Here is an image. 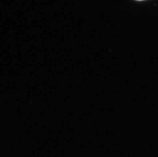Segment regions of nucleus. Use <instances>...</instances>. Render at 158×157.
Instances as JSON below:
<instances>
[{"mask_svg": "<svg viewBox=\"0 0 158 157\" xmlns=\"http://www.w3.org/2000/svg\"><path fill=\"white\" fill-rule=\"evenodd\" d=\"M137 1H143V0H137Z\"/></svg>", "mask_w": 158, "mask_h": 157, "instance_id": "nucleus-1", "label": "nucleus"}]
</instances>
